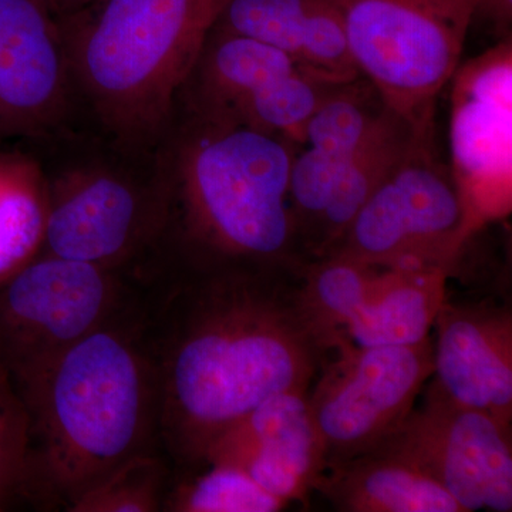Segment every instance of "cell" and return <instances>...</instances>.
I'll return each mask as SVG.
<instances>
[{"mask_svg": "<svg viewBox=\"0 0 512 512\" xmlns=\"http://www.w3.org/2000/svg\"><path fill=\"white\" fill-rule=\"evenodd\" d=\"M143 301L156 367L158 443L184 471L269 397L309 392L328 350L302 298V271L252 265L167 268Z\"/></svg>", "mask_w": 512, "mask_h": 512, "instance_id": "1", "label": "cell"}, {"mask_svg": "<svg viewBox=\"0 0 512 512\" xmlns=\"http://www.w3.org/2000/svg\"><path fill=\"white\" fill-rule=\"evenodd\" d=\"M167 220L156 265H252L302 271L289 207L299 146L234 121L175 107L161 141Z\"/></svg>", "mask_w": 512, "mask_h": 512, "instance_id": "2", "label": "cell"}, {"mask_svg": "<svg viewBox=\"0 0 512 512\" xmlns=\"http://www.w3.org/2000/svg\"><path fill=\"white\" fill-rule=\"evenodd\" d=\"M29 414L23 500L62 505L158 443L156 367L143 301L19 384Z\"/></svg>", "mask_w": 512, "mask_h": 512, "instance_id": "3", "label": "cell"}, {"mask_svg": "<svg viewBox=\"0 0 512 512\" xmlns=\"http://www.w3.org/2000/svg\"><path fill=\"white\" fill-rule=\"evenodd\" d=\"M229 0H103L59 25L74 99L123 146L156 150Z\"/></svg>", "mask_w": 512, "mask_h": 512, "instance_id": "4", "label": "cell"}, {"mask_svg": "<svg viewBox=\"0 0 512 512\" xmlns=\"http://www.w3.org/2000/svg\"><path fill=\"white\" fill-rule=\"evenodd\" d=\"M74 156L40 163L47 218L42 254L104 266L140 284L153 275L167 220L163 150H138L99 133ZM39 252V254H40Z\"/></svg>", "mask_w": 512, "mask_h": 512, "instance_id": "5", "label": "cell"}, {"mask_svg": "<svg viewBox=\"0 0 512 512\" xmlns=\"http://www.w3.org/2000/svg\"><path fill=\"white\" fill-rule=\"evenodd\" d=\"M350 55L384 106L434 133L437 97L460 66L484 0H336Z\"/></svg>", "mask_w": 512, "mask_h": 512, "instance_id": "6", "label": "cell"}, {"mask_svg": "<svg viewBox=\"0 0 512 512\" xmlns=\"http://www.w3.org/2000/svg\"><path fill=\"white\" fill-rule=\"evenodd\" d=\"M478 228L450 165L437 157L434 133L424 134L370 195L332 255L451 275Z\"/></svg>", "mask_w": 512, "mask_h": 512, "instance_id": "7", "label": "cell"}, {"mask_svg": "<svg viewBox=\"0 0 512 512\" xmlns=\"http://www.w3.org/2000/svg\"><path fill=\"white\" fill-rule=\"evenodd\" d=\"M131 276L37 254L0 284V360L16 387L136 305Z\"/></svg>", "mask_w": 512, "mask_h": 512, "instance_id": "8", "label": "cell"}, {"mask_svg": "<svg viewBox=\"0 0 512 512\" xmlns=\"http://www.w3.org/2000/svg\"><path fill=\"white\" fill-rule=\"evenodd\" d=\"M448 279L444 269L335 254L303 266L302 298L328 353L414 345L430 338Z\"/></svg>", "mask_w": 512, "mask_h": 512, "instance_id": "9", "label": "cell"}, {"mask_svg": "<svg viewBox=\"0 0 512 512\" xmlns=\"http://www.w3.org/2000/svg\"><path fill=\"white\" fill-rule=\"evenodd\" d=\"M308 392L326 467L375 447L414 409L433 373L431 336L414 345L333 353Z\"/></svg>", "mask_w": 512, "mask_h": 512, "instance_id": "10", "label": "cell"}, {"mask_svg": "<svg viewBox=\"0 0 512 512\" xmlns=\"http://www.w3.org/2000/svg\"><path fill=\"white\" fill-rule=\"evenodd\" d=\"M433 478L464 512L512 511V429L427 390L420 407L380 440Z\"/></svg>", "mask_w": 512, "mask_h": 512, "instance_id": "11", "label": "cell"}, {"mask_svg": "<svg viewBox=\"0 0 512 512\" xmlns=\"http://www.w3.org/2000/svg\"><path fill=\"white\" fill-rule=\"evenodd\" d=\"M450 82V170L483 225L510 205L511 40L460 64Z\"/></svg>", "mask_w": 512, "mask_h": 512, "instance_id": "12", "label": "cell"}, {"mask_svg": "<svg viewBox=\"0 0 512 512\" xmlns=\"http://www.w3.org/2000/svg\"><path fill=\"white\" fill-rule=\"evenodd\" d=\"M74 106L60 26L39 0H0V147L70 128Z\"/></svg>", "mask_w": 512, "mask_h": 512, "instance_id": "13", "label": "cell"}, {"mask_svg": "<svg viewBox=\"0 0 512 512\" xmlns=\"http://www.w3.org/2000/svg\"><path fill=\"white\" fill-rule=\"evenodd\" d=\"M433 329L427 390L512 429L511 303L497 296L453 299L447 293Z\"/></svg>", "mask_w": 512, "mask_h": 512, "instance_id": "14", "label": "cell"}, {"mask_svg": "<svg viewBox=\"0 0 512 512\" xmlns=\"http://www.w3.org/2000/svg\"><path fill=\"white\" fill-rule=\"evenodd\" d=\"M207 464L241 468L286 504L306 503L326 468L308 392L269 397L215 441Z\"/></svg>", "mask_w": 512, "mask_h": 512, "instance_id": "15", "label": "cell"}, {"mask_svg": "<svg viewBox=\"0 0 512 512\" xmlns=\"http://www.w3.org/2000/svg\"><path fill=\"white\" fill-rule=\"evenodd\" d=\"M215 26L282 50L326 82L360 76L336 0H229Z\"/></svg>", "mask_w": 512, "mask_h": 512, "instance_id": "16", "label": "cell"}, {"mask_svg": "<svg viewBox=\"0 0 512 512\" xmlns=\"http://www.w3.org/2000/svg\"><path fill=\"white\" fill-rule=\"evenodd\" d=\"M313 491L342 512H464L433 478L383 446L330 464Z\"/></svg>", "mask_w": 512, "mask_h": 512, "instance_id": "17", "label": "cell"}, {"mask_svg": "<svg viewBox=\"0 0 512 512\" xmlns=\"http://www.w3.org/2000/svg\"><path fill=\"white\" fill-rule=\"evenodd\" d=\"M417 136L421 134L407 121L386 111L372 136L343 164L320 225L312 262L336 251L370 195L406 157Z\"/></svg>", "mask_w": 512, "mask_h": 512, "instance_id": "18", "label": "cell"}, {"mask_svg": "<svg viewBox=\"0 0 512 512\" xmlns=\"http://www.w3.org/2000/svg\"><path fill=\"white\" fill-rule=\"evenodd\" d=\"M46 218L39 160L0 147V284L39 254Z\"/></svg>", "mask_w": 512, "mask_h": 512, "instance_id": "19", "label": "cell"}, {"mask_svg": "<svg viewBox=\"0 0 512 512\" xmlns=\"http://www.w3.org/2000/svg\"><path fill=\"white\" fill-rule=\"evenodd\" d=\"M387 110L365 77L338 84L306 123L302 146L349 158L372 136Z\"/></svg>", "mask_w": 512, "mask_h": 512, "instance_id": "20", "label": "cell"}, {"mask_svg": "<svg viewBox=\"0 0 512 512\" xmlns=\"http://www.w3.org/2000/svg\"><path fill=\"white\" fill-rule=\"evenodd\" d=\"M289 507L268 493L241 468L207 464L171 478L163 511L170 512H278Z\"/></svg>", "mask_w": 512, "mask_h": 512, "instance_id": "21", "label": "cell"}, {"mask_svg": "<svg viewBox=\"0 0 512 512\" xmlns=\"http://www.w3.org/2000/svg\"><path fill=\"white\" fill-rule=\"evenodd\" d=\"M167 461L154 451L128 458L74 498L69 512L163 511L171 483Z\"/></svg>", "mask_w": 512, "mask_h": 512, "instance_id": "22", "label": "cell"}, {"mask_svg": "<svg viewBox=\"0 0 512 512\" xmlns=\"http://www.w3.org/2000/svg\"><path fill=\"white\" fill-rule=\"evenodd\" d=\"M29 414L8 367L0 360V511L25 493Z\"/></svg>", "mask_w": 512, "mask_h": 512, "instance_id": "23", "label": "cell"}]
</instances>
